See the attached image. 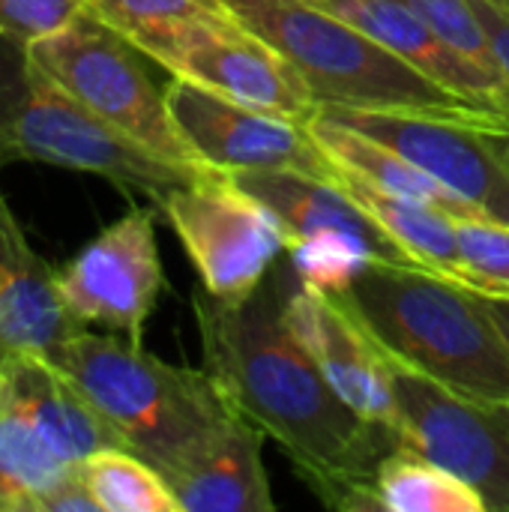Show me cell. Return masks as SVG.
<instances>
[{
  "label": "cell",
  "mask_w": 509,
  "mask_h": 512,
  "mask_svg": "<svg viewBox=\"0 0 509 512\" xmlns=\"http://www.w3.org/2000/svg\"><path fill=\"white\" fill-rule=\"evenodd\" d=\"M504 138H507V156H509V132H507V135H504Z\"/></svg>",
  "instance_id": "obj_33"
},
{
  "label": "cell",
  "mask_w": 509,
  "mask_h": 512,
  "mask_svg": "<svg viewBox=\"0 0 509 512\" xmlns=\"http://www.w3.org/2000/svg\"><path fill=\"white\" fill-rule=\"evenodd\" d=\"M228 177L279 219L288 243L318 231H342L366 240L381 261L414 264L336 180L309 177L300 171H237Z\"/></svg>",
  "instance_id": "obj_17"
},
{
  "label": "cell",
  "mask_w": 509,
  "mask_h": 512,
  "mask_svg": "<svg viewBox=\"0 0 509 512\" xmlns=\"http://www.w3.org/2000/svg\"><path fill=\"white\" fill-rule=\"evenodd\" d=\"M102 512H180L165 477L132 450H105L78 465Z\"/></svg>",
  "instance_id": "obj_22"
},
{
  "label": "cell",
  "mask_w": 509,
  "mask_h": 512,
  "mask_svg": "<svg viewBox=\"0 0 509 512\" xmlns=\"http://www.w3.org/2000/svg\"><path fill=\"white\" fill-rule=\"evenodd\" d=\"M84 12L120 30L123 36H135L171 21L222 15L225 6L219 0H84Z\"/></svg>",
  "instance_id": "obj_25"
},
{
  "label": "cell",
  "mask_w": 509,
  "mask_h": 512,
  "mask_svg": "<svg viewBox=\"0 0 509 512\" xmlns=\"http://www.w3.org/2000/svg\"><path fill=\"white\" fill-rule=\"evenodd\" d=\"M411 6L441 39H447L453 48L468 54L471 60L501 72L492 42L486 36V27L474 9V0H402Z\"/></svg>",
  "instance_id": "obj_26"
},
{
  "label": "cell",
  "mask_w": 509,
  "mask_h": 512,
  "mask_svg": "<svg viewBox=\"0 0 509 512\" xmlns=\"http://www.w3.org/2000/svg\"><path fill=\"white\" fill-rule=\"evenodd\" d=\"M474 9L486 27V36L492 42L495 60L501 66V72L507 75L509 81V9L492 3V0H474Z\"/></svg>",
  "instance_id": "obj_28"
},
{
  "label": "cell",
  "mask_w": 509,
  "mask_h": 512,
  "mask_svg": "<svg viewBox=\"0 0 509 512\" xmlns=\"http://www.w3.org/2000/svg\"><path fill=\"white\" fill-rule=\"evenodd\" d=\"M48 360L159 474L237 414L207 369L171 366L117 333L84 327Z\"/></svg>",
  "instance_id": "obj_4"
},
{
  "label": "cell",
  "mask_w": 509,
  "mask_h": 512,
  "mask_svg": "<svg viewBox=\"0 0 509 512\" xmlns=\"http://www.w3.org/2000/svg\"><path fill=\"white\" fill-rule=\"evenodd\" d=\"M201 285L222 303L249 300L288 249L279 219L228 174L168 189L159 201Z\"/></svg>",
  "instance_id": "obj_8"
},
{
  "label": "cell",
  "mask_w": 509,
  "mask_h": 512,
  "mask_svg": "<svg viewBox=\"0 0 509 512\" xmlns=\"http://www.w3.org/2000/svg\"><path fill=\"white\" fill-rule=\"evenodd\" d=\"M78 468L66 465L21 411L0 375V483L15 512H39L42 501L60 489Z\"/></svg>",
  "instance_id": "obj_20"
},
{
  "label": "cell",
  "mask_w": 509,
  "mask_h": 512,
  "mask_svg": "<svg viewBox=\"0 0 509 512\" xmlns=\"http://www.w3.org/2000/svg\"><path fill=\"white\" fill-rule=\"evenodd\" d=\"M0 375L45 444L72 468L105 450H126L96 405L48 360L36 354L0 357Z\"/></svg>",
  "instance_id": "obj_16"
},
{
  "label": "cell",
  "mask_w": 509,
  "mask_h": 512,
  "mask_svg": "<svg viewBox=\"0 0 509 512\" xmlns=\"http://www.w3.org/2000/svg\"><path fill=\"white\" fill-rule=\"evenodd\" d=\"M54 282L81 327L96 324L141 345L144 324L165 285L153 210L132 207L102 228L72 261L54 270Z\"/></svg>",
  "instance_id": "obj_11"
},
{
  "label": "cell",
  "mask_w": 509,
  "mask_h": 512,
  "mask_svg": "<svg viewBox=\"0 0 509 512\" xmlns=\"http://www.w3.org/2000/svg\"><path fill=\"white\" fill-rule=\"evenodd\" d=\"M0 510L15 512L12 510V501H9V495H6V489H3V483H0Z\"/></svg>",
  "instance_id": "obj_31"
},
{
  "label": "cell",
  "mask_w": 509,
  "mask_h": 512,
  "mask_svg": "<svg viewBox=\"0 0 509 512\" xmlns=\"http://www.w3.org/2000/svg\"><path fill=\"white\" fill-rule=\"evenodd\" d=\"M459 252L474 276V285L486 297L509 300V225L480 216L456 219Z\"/></svg>",
  "instance_id": "obj_24"
},
{
  "label": "cell",
  "mask_w": 509,
  "mask_h": 512,
  "mask_svg": "<svg viewBox=\"0 0 509 512\" xmlns=\"http://www.w3.org/2000/svg\"><path fill=\"white\" fill-rule=\"evenodd\" d=\"M81 330L57 294L54 270L33 252L0 189V357H51Z\"/></svg>",
  "instance_id": "obj_15"
},
{
  "label": "cell",
  "mask_w": 509,
  "mask_h": 512,
  "mask_svg": "<svg viewBox=\"0 0 509 512\" xmlns=\"http://www.w3.org/2000/svg\"><path fill=\"white\" fill-rule=\"evenodd\" d=\"M333 180L348 192V198L357 207H363L372 216V222L414 264L477 291L474 276H471L462 252H459V237H456V219L453 216H447L438 207H429V204L408 201V198H399L393 192H384L375 183H369V180H363V177H357V174H351V171H345L339 165H336Z\"/></svg>",
  "instance_id": "obj_18"
},
{
  "label": "cell",
  "mask_w": 509,
  "mask_h": 512,
  "mask_svg": "<svg viewBox=\"0 0 509 512\" xmlns=\"http://www.w3.org/2000/svg\"><path fill=\"white\" fill-rule=\"evenodd\" d=\"M171 117L195 153L213 171H300L309 177H336V165L297 120L267 114L192 81L174 78L165 87Z\"/></svg>",
  "instance_id": "obj_12"
},
{
  "label": "cell",
  "mask_w": 509,
  "mask_h": 512,
  "mask_svg": "<svg viewBox=\"0 0 509 512\" xmlns=\"http://www.w3.org/2000/svg\"><path fill=\"white\" fill-rule=\"evenodd\" d=\"M6 159L87 171L153 201L213 174L144 150L39 72L24 57V45L0 39V162Z\"/></svg>",
  "instance_id": "obj_5"
},
{
  "label": "cell",
  "mask_w": 509,
  "mask_h": 512,
  "mask_svg": "<svg viewBox=\"0 0 509 512\" xmlns=\"http://www.w3.org/2000/svg\"><path fill=\"white\" fill-rule=\"evenodd\" d=\"M180 512H273L264 432L234 414L162 471Z\"/></svg>",
  "instance_id": "obj_14"
},
{
  "label": "cell",
  "mask_w": 509,
  "mask_h": 512,
  "mask_svg": "<svg viewBox=\"0 0 509 512\" xmlns=\"http://www.w3.org/2000/svg\"><path fill=\"white\" fill-rule=\"evenodd\" d=\"M396 441L468 483L489 512H509V402L462 396L390 360Z\"/></svg>",
  "instance_id": "obj_9"
},
{
  "label": "cell",
  "mask_w": 509,
  "mask_h": 512,
  "mask_svg": "<svg viewBox=\"0 0 509 512\" xmlns=\"http://www.w3.org/2000/svg\"><path fill=\"white\" fill-rule=\"evenodd\" d=\"M492 3H498V6H504V9H509V0H492Z\"/></svg>",
  "instance_id": "obj_32"
},
{
  "label": "cell",
  "mask_w": 509,
  "mask_h": 512,
  "mask_svg": "<svg viewBox=\"0 0 509 512\" xmlns=\"http://www.w3.org/2000/svg\"><path fill=\"white\" fill-rule=\"evenodd\" d=\"M24 57L144 150L177 165L207 168L183 141L165 90L144 66V51L120 30L81 12L66 27L27 42Z\"/></svg>",
  "instance_id": "obj_6"
},
{
  "label": "cell",
  "mask_w": 509,
  "mask_h": 512,
  "mask_svg": "<svg viewBox=\"0 0 509 512\" xmlns=\"http://www.w3.org/2000/svg\"><path fill=\"white\" fill-rule=\"evenodd\" d=\"M282 318L303 351L315 360L327 384L369 423H396L390 357L369 330L327 291L297 279L285 291Z\"/></svg>",
  "instance_id": "obj_13"
},
{
  "label": "cell",
  "mask_w": 509,
  "mask_h": 512,
  "mask_svg": "<svg viewBox=\"0 0 509 512\" xmlns=\"http://www.w3.org/2000/svg\"><path fill=\"white\" fill-rule=\"evenodd\" d=\"M285 291L261 285L243 303L195 294L204 369L228 405L270 435L306 486L339 512H381L375 474L399 441L363 420L321 375L282 318Z\"/></svg>",
  "instance_id": "obj_1"
},
{
  "label": "cell",
  "mask_w": 509,
  "mask_h": 512,
  "mask_svg": "<svg viewBox=\"0 0 509 512\" xmlns=\"http://www.w3.org/2000/svg\"><path fill=\"white\" fill-rule=\"evenodd\" d=\"M318 114L396 150L486 216L509 225V156L504 138L509 129L504 126L411 111L318 108Z\"/></svg>",
  "instance_id": "obj_10"
},
{
  "label": "cell",
  "mask_w": 509,
  "mask_h": 512,
  "mask_svg": "<svg viewBox=\"0 0 509 512\" xmlns=\"http://www.w3.org/2000/svg\"><path fill=\"white\" fill-rule=\"evenodd\" d=\"M84 12V0H0V39L27 45Z\"/></svg>",
  "instance_id": "obj_27"
},
{
  "label": "cell",
  "mask_w": 509,
  "mask_h": 512,
  "mask_svg": "<svg viewBox=\"0 0 509 512\" xmlns=\"http://www.w3.org/2000/svg\"><path fill=\"white\" fill-rule=\"evenodd\" d=\"M381 512H489L486 501L456 474L396 447L375 474Z\"/></svg>",
  "instance_id": "obj_21"
},
{
  "label": "cell",
  "mask_w": 509,
  "mask_h": 512,
  "mask_svg": "<svg viewBox=\"0 0 509 512\" xmlns=\"http://www.w3.org/2000/svg\"><path fill=\"white\" fill-rule=\"evenodd\" d=\"M333 297L390 360L462 396L509 402V342L486 294L420 264L372 261Z\"/></svg>",
  "instance_id": "obj_2"
},
{
  "label": "cell",
  "mask_w": 509,
  "mask_h": 512,
  "mask_svg": "<svg viewBox=\"0 0 509 512\" xmlns=\"http://www.w3.org/2000/svg\"><path fill=\"white\" fill-rule=\"evenodd\" d=\"M39 512H102L96 498L90 495V489L84 486L81 474L75 471L60 489H54L45 501H42V510Z\"/></svg>",
  "instance_id": "obj_29"
},
{
  "label": "cell",
  "mask_w": 509,
  "mask_h": 512,
  "mask_svg": "<svg viewBox=\"0 0 509 512\" xmlns=\"http://www.w3.org/2000/svg\"><path fill=\"white\" fill-rule=\"evenodd\" d=\"M306 129L315 138V144L330 156L333 165L375 183L384 192H393L399 198L438 207L453 219H480V216H486L480 207L465 201L459 192H453L450 186H444L432 174L411 165L396 150H390V147H384V144H378V141H372V138H366V135L342 126V123H333V120L315 114L306 123Z\"/></svg>",
  "instance_id": "obj_19"
},
{
  "label": "cell",
  "mask_w": 509,
  "mask_h": 512,
  "mask_svg": "<svg viewBox=\"0 0 509 512\" xmlns=\"http://www.w3.org/2000/svg\"><path fill=\"white\" fill-rule=\"evenodd\" d=\"M486 303H489V309H492L498 327L504 330V336H507L509 342V300L507 297H486Z\"/></svg>",
  "instance_id": "obj_30"
},
{
  "label": "cell",
  "mask_w": 509,
  "mask_h": 512,
  "mask_svg": "<svg viewBox=\"0 0 509 512\" xmlns=\"http://www.w3.org/2000/svg\"><path fill=\"white\" fill-rule=\"evenodd\" d=\"M288 255H291V273L303 285L327 294H342L372 261H381L366 240L342 231H318L291 240Z\"/></svg>",
  "instance_id": "obj_23"
},
{
  "label": "cell",
  "mask_w": 509,
  "mask_h": 512,
  "mask_svg": "<svg viewBox=\"0 0 509 512\" xmlns=\"http://www.w3.org/2000/svg\"><path fill=\"white\" fill-rule=\"evenodd\" d=\"M219 3L297 66L318 108L411 111L509 129L498 114L444 90L378 39L309 0Z\"/></svg>",
  "instance_id": "obj_3"
},
{
  "label": "cell",
  "mask_w": 509,
  "mask_h": 512,
  "mask_svg": "<svg viewBox=\"0 0 509 512\" xmlns=\"http://www.w3.org/2000/svg\"><path fill=\"white\" fill-rule=\"evenodd\" d=\"M174 78L192 81L240 105L309 123L318 102L297 66L228 12L171 21L126 36Z\"/></svg>",
  "instance_id": "obj_7"
}]
</instances>
